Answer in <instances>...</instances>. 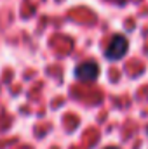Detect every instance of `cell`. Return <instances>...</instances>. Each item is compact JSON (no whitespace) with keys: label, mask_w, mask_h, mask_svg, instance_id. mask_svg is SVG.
Listing matches in <instances>:
<instances>
[{"label":"cell","mask_w":148,"mask_h":149,"mask_svg":"<svg viewBox=\"0 0 148 149\" xmlns=\"http://www.w3.org/2000/svg\"><path fill=\"white\" fill-rule=\"evenodd\" d=\"M129 50V42L124 35H115L110 40L108 47H106V57L111 61H117L120 57H124Z\"/></svg>","instance_id":"obj_1"},{"label":"cell","mask_w":148,"mask_h":149,"mask_svg":"<svg viewBox=\"0 0 148 149\" xmlns=\"http://www.w3.org/2000/svg\"><path fill=\"white\" fill-rule=\"evenodd\" d=\"M99 74V66L94 63V61H85V63H80L77 68H75V76L82 81H92L96 80Z\"/></svg>","instance_id":"obj_2"},{"label":"cell","mask_w":148,"mask_h":149,"mask_svg":"<svg viewBox=\"0 0 148 149\" xmlns=\"http://www.w3.org/2000/svg\"><path fill=\"white\" fill-rule=\"evenodd\" d=\"M108 149H117V148H108Z\"/></svg>","instance_id":"obj_3"}]
</instances>
